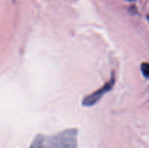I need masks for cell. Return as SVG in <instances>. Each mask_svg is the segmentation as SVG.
<instances>
[{"mask_svg":"<svg viewBox=\"0 0 149 148\" xmlns=\"http://www.w3.org/2000/svg\"><path fill=\"white\" fill-rule=\"evenodd\" d=\"M78 131L66 129L54 135L39 133L33 139L30 148H77Z\"/></svg>","mask_w":149,"mask_h":148,"instance_id":"6da1fadb","label":"cell"},{"mask_svg":"<svg viewBox=\"0 0 149 148\" xmlns=\"http://www.w3.org/2000/svg\"><path fill=\"white\" fill-rule=\"evenodd\" d=\"M115 84V76H114V72H112V76L109 81H107L101 88L96 90L94 92L87 95L86 97H85V99H83V106H92L93 105H95L107 92H108L109 91H111L113 87Z\"/></svg>","mask_w":149,"mask_h":148,"instance_id":"7a4b0ae2","label":"cell"},{"mask_svg":"<svg viewBox=\"0 0 149 148\" xmlns=\"http://www.w3.org/2000/svg\"><path fill=\"white\" fill-rule=\"evenodd\" d=\"M141 72L144 75L145 78L148 79L149 78V63L148 62H144L141 64Z\"/></svg>","mask_w":149,"mask_h":148,"instance_id":"3957f363","label":"cell"},{"mask_svg":"<svg viewBox=\"0 0 149 148\" xmlns=\"http://www.w3.org/2000/svg\"><path fill=\"white\" fill-rule=\"evenodd\" d=\"M147 17H148V20L149 21V15H148V16H147Z\"/></svg>","mask_w":149,"mask_h":148,"instance_id":"277c9868","label":"cell"},{"mask_svg":"<svg viewBox=\"0 0 149 148\" xmlns=\"http://www.w3.org/2000/svg\"><path fill=\"white\" fill-rule=\"evenodd\" d=\"M127 1H134V0H127Z\"/></svg>","mask_w":149,"mask_h":148,"instance_id":"5b68a950","label":"cell"}]
</instances>
